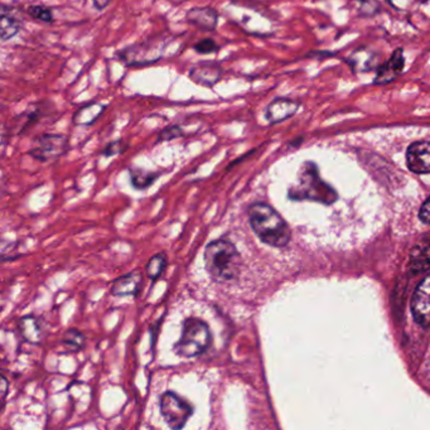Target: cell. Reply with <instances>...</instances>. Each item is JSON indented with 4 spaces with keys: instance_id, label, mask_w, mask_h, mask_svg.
Wrapping results in <instances>:
<instances>
[{
    "instance_id": "obj_1",
    "label": "cell",
    "mask_w": 430,
    "mask_h": 430,
    "mask_svg": "<svg viewBox=\"0 0 430 430\" xmlns=\"http://www.w3.org/2000/svg\"><path fill=\"white\" fill-rule=\"evenodd\" d=\"M206 272L215 283L236 282L243 268V259L235 244L227 238H217L206 246Z\"/></svg>"
},
{
    "instance_id": "obj_2",
    "label": "cell",
    "mask_w": 430,
    "mask_h": 430,
    "mask_svg": "<svg viewBox=\"0 0 430 430\" xmlns=\"http://www.w3.org/2000/svg\"><path fill=\"white\" fill-rule=\"evenodd\" d=\"M252 231L266 245L285 247L291 238V229L285 220L264 202H255L247 210Z\"/></svg>"
},
{
    "instance_id": "obj_3",
    "label": "cell",
    "mask_w": 430,
    "mask_h": 430,
    "mask_svg": "<svg viewBox=\"0 0 430 430\" xmlns=\"http://www.w3.org/2000/svg\"><path fill=\"white\" fill-rule=\"evenodd\" d=\"M212 344L210 325L199 317H187L182 325V333L173 346L174 353L183 358H199Z\"/></svg>"
},
{
    "instance_id": "obj_4",
    "label": "cell",
    "mask_w": 430,
    "mask_h": 430,
    "mask_svg": "<svg viewBox=\"0 0 430 430\" xmlns=\"http://www.w3.org/2000/svg\"><path fill=\"white\" fill-rule=\"evenodd\" d=\"M167 43L166 37L158 34L121 48L115 53V57L126 67L151 66L162 60Z\"/></svg>"
},
{
    "instance_id": "obj_5",
    "label": "cell",
    "mask_w": 430,
    "mask_h": 430,
    "mask_svg": "<svg viewBox=\"0 0 430 430\" xmlns=\"http://www.w3.org/2000/svg\"><path fill=\"white\" fill-rule=\"evenodd\" d=\"M159 409L167 425L173 430L185 428L194 408L174 391H166L159 397Z\"/></svg>"
},
{
    "instance_id": "obj_6",
    "label": "cell",
    "mask_w": 430,
    "mask_h": 430,
    "mask_svg": "<svg viewBox=\"0 0 430 430\" xmlns=\"http://www.w3.org/2000/svg\"><path fill=\"white\" fill-rule=\"evenodd\" d=\"M68 149H70V140L66 135L45 132L34 138L28 154L38 162L48 163L65 155Z\"/></svg>"
},
{
    "instance_id": "obj_7",
    "label": "cell",
    "mask_w": 430,
    "mask_h": 430,
    "mask_svg": "<svg viewBox=\"0 0 430 430\" xmlns=\"http://www.w3.org/2000/svg\"><path fill=\"white\" fill-rule=\"evenodd\" d=\"M224 76V67L217 61H199L188 71V79L199 86L212 89Z\"/></svg>"
},
{
    "instance_id": "obj_8",
    "label": "cell",
    "mask_w": 430,
    "mask_h": 430,
    "mask_svg": "<svg viewBox=\"0 0 430 430\" xmlns=\"http://www.w3.org/2000/svg\"><path fill=\"white\" fill-rule=\"evenodd\" d=\"M300 107V102L289 98H277L265 107L264 116L270 125L280 124L294 116Z\"/></svg>"
},
{
    "instance_id": "obj_9",
    "label": "cell",
    "mask_w": 430,
    "mask_h": 430,
    "mask_svg": "<svg viewBox=\"0 0 430 430\" xmlns=\"http://www.w3.org/2000/svg\"><path fill=\"white\" fill-rule=\"evenodd\" d=\"M411 311L417 323L430 325V274L419 284L411 300Z\"/></svg>"
},
{
    "instance_id": "obj_10",
    "label": "cell",
    "mask_w": 430,
    "mask_h": 430,
    "mask_svg": "<svg viewBox=\"0 0 430 430\" xmlns=\"http://www.w3.org/2000/svg\"><path fill=\"white\" fill-rule=\"evenodd\" d=\"M143 272L140 269H135L132 272L121 275L115 279L110 288V293L114 297H137L143 288Z\"/></svg>"
},
{
    "instance_id": "obj_11",
    "label": "cell",
    "mask_w": 430,
    "mask_h": 430,
    "mask_svg": "<svg viewBox=\"0 0 430 430\" xmlns=\"http://www.w3.org/2000/svg\"><path fill=\"white\" fill-rule=\"evenodd\" d=\"M406 163L411 172L417 174L430 173V141H414L408 148Z\"/></svg>"
},
{
    "instance_id": "obj_12",
    "label": "cell",
    "mask_w": 430,
    "mask_h": 430,
    "mask_svg": "<svg viewBox=\"0 0 430 430\" xmlns=\"http://www.w3.org/2000/svg\"><path fill=\"white\" fill-rule=\"evenodd\" d=\"M219 20L220 13L213 7H193L185 13V20L202 32H213Z\"/></svg>"
},
{
    "instance_id": "obj_13",
    "label": "cell",
    "mask_w": 430,
    "mask_h": 430,
    "mask_svg": "<svg viewBox=\"0 0 430 430\" xmlns=\"http://www.w3.org/2000/svg\"><path fill=\"white\" fill-rule=\"evenodd\" d=\"M405 66L404 51L397 48L391 54L390 60L378 68L376 77L374 79L375 85H386L390 84L397 76L403 72Z\"/></svg>"
},
{
    "instance_id": "obj_14",
    "label": "cell",
    "mask_w": 430,
    "mask_h": 430,
    "mask_svg": "<svg viewBox=\"0 0 430 430\" xmlns=\"http://www.w3.org/2000/svg\"><path fill=\"white\" fill-rule=\"evenodd\" d=\"M1 17H0V40L7 42L20 33L23 28V20L18 15V12L10 6L1 4Z\"/></svg>"
},
{
    "instance_id": "obj_15",
    "label": "cell",
    "mask_w": 430,
    "mask_h": 430,
    "mask_svg": "<svg viewBox=\"0 0 430 430\" xmlns=\"http://www.w3.org/2000/svg\"><path fill=\"white\" fill-rule=\"evenodd\" d=\"M18 331L22 338L31 344H38L46 336V330L40 318L24 316L18 321Z\"/></svg>"
},
{
    "instance_id": "obj_16",
    "label": "cell",
    "mask_w": 430,
    "mask_h": 430,
    "mask_svg": "<svg viewBox=\"0 0 430 430\" xmlns=\"http://www.w3.org/2000/svg\"><path fill=\"white\" fill-rule=\"evenodd\" d=\"M107 105L99 101H90L79 107L72 116L73 125L90 126L95 124L104 114Z\"/></svg>"
},
{
    "instance_id": "obj_17",
    "label": "cell",
    "mask_w": 430,
    "mask_h": 430,
    "mask_svg": "<svg viewBox=\"0 0 430 430\" xmlns=\"http://www.w3.org/2000/svg\"><path fill=\"white\" fill-rule=\"evenodd\" d=\"M129 174H130V182H132V187L138 191L148 190L160 177V172L146 171L144 168H138V167H130Z\"/></svg>"
},
{
    "instance_id": "obj_18",
    "label": "cell",
    "mask_w": 430,
    "mask_h": 430,
    "mask_svg": "<svg viewBox=\"0 0 430 430\" xmlns=\"http://www.w3.org/2000/svg\"><path fill=\"white\" fill-rule=\"evenodd\" d=\"M410 268L414 272H423L430 268V236L423 240L411 252Z\"/></svg>"
},
{
    "instance_id": "obj_19",
    "label": "cell",
    "mask_w": 430,
    "mask_h": 430,
    "mask_svg": "<svg viewBox=\"0 0 430 430\" xmlns=\"http://www.w3.org/2000/svg\"><path fill=\"white\" fill-rule=\"evenodd\" d=\"M45 114H46V110L43 109V105L34 104V105L29 106L26 112H23L15 118V119L20 120L18 132L24 134V132H28L32 126L40 123V120L45 116Z\"/></svg>"
},
{
    "instance_id": "obj_20",
    "label": "cell",
    "mask_w": 430,
    "mask_h": 430,
    "mask_svg": "<svg viewBox=\"0 0 430 430\" xmlns=\"http://www.w3.org/2000/svg\"><path fill=\"white\" fill-rule=\"evenodd\" d=\"M167 264H168V258H167L166 252H158L153 255L146 263V272L148 279H151L152 282H157L166 270Z\"/></svg>"
},
{
    "instance_id": "obj_21",
    "label": "cell",
    "mask_w": 430,
    "mask_h": 430,
    "mask_svg": "<svg viewBox=\"0 0 430 430\" xmlns=\"http://www.w3.org/2000/svg\"><path fill=\"white\" fill-rule=\"evenodd\" d=\"M61 344L66 348L67 351L79 352L84 350L85 344H86V338L84 336V333H81L79 330L70 328L63 333Z\"/></svg>"
},
{
    "instance_id": "obj_22",
    "label": "cell",
    "mask_w": 430,
    "mask_h": 430,
    "mask_svg": "<svg viewBox=\"0 0 430 430\" xmlns=\"http://www.w3.org/2000/svg\"><path fill=\"white\" fill-rule=\"evenodd\" d=\"M26 14L32 20L43 22V23H47V24H51V23L54 22L52 9L46 7V6H31V7H28V9H26Z\"/></svg>"
},
{
    "instance_id": "obj_23",
    "label": "cell",
    "mask_w": 430,
    "mask_h": 430,
    "mask_svg": "<svg viewBox=\"0 0 430 430\" xmlns=\"http://www.w3.org/2000/svg\"><path fill=\"white\" fill-rule=\"evenodd\" d=\"M185 135V132L182 129V126L178 124H171L163 128L158 132L157 137V143H164V141H171V140L178 139Z\"/></svg>"
},
{
    "instance_id": "obj_24",
    "label": "cell",
    "mask_w": 430,
    "mask_h": 430,
    "mask_svg": "<svg viewBox=\"0 0 430 430\" xmlns=\"http://www.w3.org/2000/svg\"><path fill=\"white\" fill-rule=\"evenodd\" d=\"M193 49L199 54H212V53L219 52L221 46L212 38H204V40H199L196 45H193Z\"/></svg>"
},
{
    "instance_id": "obj_25",
    "label": "cell",
    "mask_w": 430,
    "mask_h": 430,
    "mask_svg": "<svg viewBox=\"0 0 430 430\" xmlns=\"http://www.w3.org/2000/svg\"><path fill=\"white\" fill-rule=\"evenodd\" d=\"M129 148V144L124 139H116L110 141L107 146L101 151V155L104 157H114L125 152Z\"/></svg>"
},
{
    "instance_id": "obj_26",
    "label": "cell",
    "mask_w": 430,
    "mask_h": 430,
    "mask_svg": "<svg viewBox=\"0 0 430 430\" xmlns=\"http://www.w3.org/2000/svg\"><path fill=\"white\" fill-rule=\"evenodd\" d=\"M360 13L371 15L378 13V6L375 0H352Z\"/></svg>"
},
{
    "instance_id": "obj_27",
    "label": "cell",
    "mask_w": 430,
    "mask_h": 430,
    "mask_svg": "<svg viewBox=\"0 0 430 430\" xmlns=\"http://www.w3.org/2000/svg\"><path fill=\"white\" fill-rule=\"evenodd\" d=\"M391 7L397 10H409L414 7L419 0H386Z\"/></svg>"
},
{
    "instance_id": "obj_28",
    "label": "cell",
    "mask_w": 430,
    "mask_h": 430,
    "mask_svg": "<svg viewBox=\"0 0 430 430\" xmlns=\"http://www.w3.org/2000/svg\"><path fill=\"white\" fill-rule=\"evenodd\" d=\"M1 410L4 409V405H6V400H7L8 389H9V383H8V378L3 375L1 376Z\"/></svg>"
},
{
    "instance_id": "obj_29",
    "label": "cell",
    "mask_w": 430,
    "mask_h": 430,
    "mask_svg": "<svg viewBox=\"0 0 430 430\" xmlns=\"http://www.w3.org/2000/svg\"><path fill=\"white\" fill-rule=\"evenodd\" d=\"M420 219L423 220L424 222L430 224V197L427 199V202L420 210Z\"/></svg>"
},
{
    "instance_id": "obj_30",
    "label": "cell",
    "mask_w": 430,
    "mask_h": 430,
    "mask_svg": "<svg viewBox=\"0 0 430 430\" xmlns=\"http://www.w3.org/2000/svg\"><path fill=\"white\" fill-rule=\"evenodd\" d=\"M112 1L113 0H93V9H96L98 12H102L112 4Z\"/></svg>"
},
{
    "instance_id": "obj_31",
    "label": "cell",
    "mask_w": 430,
    "mask_h": 430,
    "mask_svg": "<svg viewBox=\"0 0 430 430\" xmlns=\"http://www.w3.org/2000/svg\"><path fill=\"white\" fill-rule=\"evenodd\" d=\"M162 322H163V319L160 318L158 322H157L155 325H153V328L152 327H151V331L154 332V336H153V344H152L153 348H154V346H155V341H157V333H158L159 325H160V323H162Z\"/></svg>"
}]
</instances>
